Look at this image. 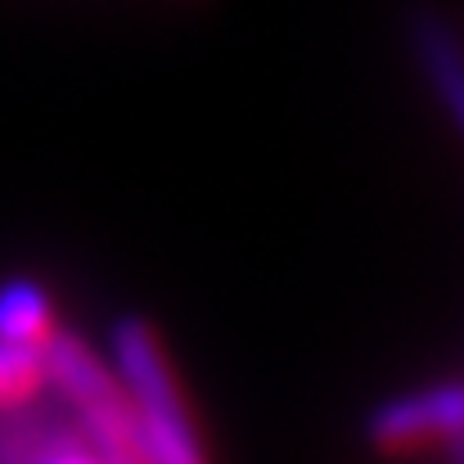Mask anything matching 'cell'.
Returning a JSON list of instances; mask_svg holds the SVG:
<instances>
[{"label":"cell","mask_w":464,"mask_h":464,"mask_svg":"<svg viewBox=\"0 0 464 464\" xmlns=\"http://www.w3.org/2000/svg\"><path fill=\"white\" fill-rule=\"evenodd\" d=\"M113 374L127 388V401L136 411L145 464H208V451L198 442L194 415L180 397V383L171 374V361L158 343V334L145 320H122L113 329L109 352Z\"/></svg>","instance_id":"1"},{"label":"cell","mask_w":464,"mask_h":464,"mask_svg":"<svg viewBox=\"0 0 464 464\" xmlns=\"http://www.w3.org/2000/svg\"><path fill=\"white\" fill-rule=\"evenodd\" d=\"M365 433L383 456L447 451L456 438H464V383H433L383 401L370 415Z\"/></svg>","instance_id":"2"},{"label":"cell","mask_w":464,"mask_h":464,"mask_svg":"<svg viewBox=\"0 0 464 464\" xmlns=\"http://www.w3.org/2000/svg\"><path fill=\"white\" fill-rule=\"evenodd\" d=\"M0 464H113L54 401L41 397L27 411L0 415Z\"/></svg>","instance_id":"3"},{"label":"cell","mask_w":464,"mask_h":464,"mask_svg":"<svg viewBox=\"0 0 464 464\" xmlns=\"http://www.w3.org/2000/svg\"><path fill=\"white\" fill-rule=\"evenodd\" d=\"M411 41H415V54H420V68L438 95V104L447 109V118L456 122V131L464 136V41L460 32L433 14H420L415 27H411Z\"/></svg>","instance_id":"4"},{"label":"cell","mask_w":464,"mask_h":464,"mask_svg":"<svg viewBox=\"0 0 464 464\" xmlns=\"http://www.w3.org/2000/svg\"><path fill=\"white\" fill-rule=\"evenodd\" d=\"M54 329H59L54 324V307H50L41 285L14 280V285L0 289V338L27 343V347H45Z\"/></svg>","instance_id":"5"},{"label":"cell","mask_w":464,"mask_h":464,"mask_svg":"<svg viewBox=\"0 0 464 464\" xmlns=\"http://www.w3.org/2000/svg\"><path fill=\"white\" fill-rule=\"evenodd\" d=\"M41 397H50L45 347H27V343L0 338V415L27 411Z\"/></svg>","instance_id":"6"},{"label":"cell","mask_w":464,"mask_h":464,"mask_svg":"<svg viewBox=\"0 0 464 464\" xmlns=\"http://www.w3.org/2000/svg\"><path fill=\"white\" fill-rule=\"evenodd\" d=\"M442 456H447L451 464H464V438H456V442H451V447H447Z\"/></svg>","instance_id":"7"}]
</instances>
